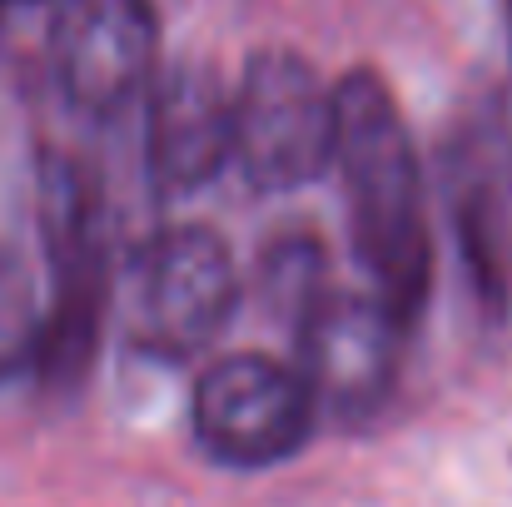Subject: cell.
<instances>
[{"label": "cell", "instance_id": "6da1fadb", "mask_svg": "<svg viewBox=\"0 0 512 507\" xmlns=\"http://www.w3.org/2000/svg\"><path fill=\"white\" fill-rule=\"evenodd\" d=\"M334 165L343 169L353 249L373 299L398 329H413L433 289L423 169L393 90L373 70H348L334 85Z\"/></svg>", "mask_w": 512, "mask_h": 507}, {"label": "cell", "instance_id": "7a4b0ae2", "mask_svg": "<svg viewBox=\"0 0 512 507\" xmlns=\"http://www.w3.org/2000/svg\"><path fill=\"white\" fill-rule=\"evenodd\" d=\"M40 239L55 279V304L45 314L35 368L50 388H80L95 368L105 329L110 264H105V204L90 169L70 155H40Z\"/></svg>", "mask_w": 512, "mask_h": 507}, {"label": "cell", "instance_id": "3957f363", "mask_svg": "<svg viewBox=\"0 0 512 507\" xmlns=\"http://www.w3.org/2000/svg\"><path fill=\"white\" fill-rule=\"evenodd\" d=\"M229 160L264 194L314 184L334 165V90L294 50H254L229 95Z\"/></svg>", "mask_w": 512, "mask_h": 507}, {"label": "cell", "instance_id": "277c9868", "mask_svg": "<svg viewBox=\"0 0 512 507\" xmlns=\"http://www.w3.org/2000/svg\"><path fill=\"white\" fill-rule=\"evenodd\" d=\"M239 304V274L229 244L214 229L174 224L160 229L135 259L130 334L140 353L184 363L224 334Z\"/></svg>", "mask_w": 512, "mask_h": 507}, {"label": "cell", "instance_id": "5b68a950", "mask_svg": "<svg viewBox=\"0 0 512 507\" xmlns=\"http://www.w3.org/2000/svg\"><path fill=\"white\" fill-rule=\"evenodd\" d=\"M314 433V398L304 378L274 358L234 353L194 383V438L229 468H274Z\"/></svg>", "mask_w": 512, "mask_h": 507}, {"label": "cell", "instance_id": "8992f818", "mask_svg": "<svg viewBox=\"0 0 512 507\" xmlns=\"http://www.w3.org/2000/svg\"><path fill=\"white\" fill-rule=\"evenodd\" d=\"M403 334L408 329H398L373 294L324 289L294 319V343H299L294 373L304 378L309 398L334 418H368L393 393Z\"/></svg>", "mask_w": 512, "mask_h": 507}, {"label": "cell", "instance_id": "52a82bcc", "mask_svg": "<svg viewBox=\"0 0 512 507\" xmlns=\"http://www.w3.org/2000/svg\"><path fill=\"white\" fill-rule=\"evenodd\" d=\"M160 55L150 0H60L50 15V65L85 115H120L145 95Z\"/></svg>", "mask_w": 512, "mask_h": 507}, {"label": "cell", "instance_id": "ba28073f", "mask_svg": "<svg viewBox=\"0 0 512 507\" xmlns=\"http://www.w3.org/2000/svg\"><path fill=\"white\" fill-rule=\"evenodd\" d=\"M229 160V90L224 80L189 60L174 65L150 95L145 165L165 194H194Z\"/></svg>", "mask_w": 512, "mask_h": 507}, {"label": "cell", "instance_id": "9c48e42d", "mask_svg": "<svg viewBox=\"0 0 512 507\" xmlns=\"http://www.w3.org/2000/svg\"><path fill=\"white\" fill-rule=\"evenodd\" d=\"M508 160H483L478 145H458L448 155L453 174V224L458 249L478 279V294L488 304H508L512 284V199H508Z\"/></svg>", "mask_w": 512, "mask_h": 507}, {"label": "cell", "instance_id": "30bf717a", "mask_svg": "<svg viewBox=\"0 0 512 507\" xmlns=\"http://www.w3.org/2000/svg\"><path fill=\"white\" fill-rule=\"evenodd\" d=\"M329 289V254L314 234H279L259 254V294L274 314L299 319Z\"/></svg>", "mask_w": 512, "mask_h": 507}, {"label": "cell", "instance_id": "8fae6325", "mask_svg": "<svg viewBox=\"0 0 512 507\" xmlns=\"http://www.w3.org/2000/svg\"><path fill=\"white\" fill-rule=\"evenodd\" d=\"M40 329H45V314H40L35 279L20 264V254L0 249V378H15L20 368L35 363Z\"/></svg>", "mask_w": 512, "mask_h": 507}, {"label": "cell", "instance_id": "7c38bea8", "mask_svg": "<svg viewBox=\"0 0 512 507\" xmlns=\"http://www.w3.org/2000/svg\"><path fill=\"white\" fill-rule=\"evenodd\" d=\"M508 20H512V0H508Z\"/></svg>", "mask_w": 512, "mask_h": 507}]
</instances>
